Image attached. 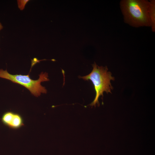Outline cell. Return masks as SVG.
I'll return each instance as SVG.
<instances>
[{
	"instance_id": "1",
	"label": "cell",
	"mask_w": 155,
	"mask_h": 155,
	"mask_svg": "<svg viewBox=\"0 0 155 155\" xmlns=\"http://www.w3.org/2000/svg\"><path fill=\"white\" fill-rule=\"evenodd\" d=\"M149 1L146 0H123L120 3L125 22L135 27H150L148 9Z\"/></svg>"
},
{
	"instance_id": "2",
	"label": "cell",
	"mask_w": 155,
	"mask_h": 155,
	"mask_svg": "<svg viewBox=\"0 0 155 155\" xmlns=\"http://www.w3.org/2000/svg\"><path fill=\"white\" fill-rule=\"evenodd\" d=\"M92 66L93 69L90 74L80 77L84 80H91L94 85L96 96L93 101L90 104L92 106H95L96 104L99 105V98L101 96H103L104 92L111 93V90L113 88L111 81L115 79L112 76L111 73L108 71L106 66H99L95 62Z\"/></svg>"
},
{
	"instance_id": "3",
	"label": "cell",
	"mask_w": 155,
	"mask_h": 155,
	"mask_svg": "<svg viewBox=\"0 0 155 155\" xmlns=\"http://www.w3.org/2000/svg\"><path fill=\"white\" fill-rule=\"evenodd\" d=\"M39 78L36 80L31 79L29 74L27 75L21 74L12 75L9 73L7 70L0 69V78L11 81L25 87L33 95L38 97L41 93H46L45 88L41 85L42 82L49 80L47 73L42 72L39 75Z\"/></svg>"
},
{
	"instance_id": "4",
	"label": "cell",
	"mask_w": 155,
	"mask_h": 155,
	"mask_svg": "<svg viewBox=\"0 0 155 155\" xmlns=\"http://www.w3.org/2000/svg\"><path fill=\"white\" fill-rule=\"evenodd\" d=\"M1 120L3 124L13 129H19L24 125L22 116L18 113L11 111L5 113Z\"/></svg>"
},
{
	"instance_id": "5",
	"label": "cell",
	"mask_w": 155,
	"mask_h": 155,
	"mask_svg": "<svg viewBox=\"0 0 155 155\" xmlns=\"http://www.w3.org/2000/svg\"><path fill=\"white\" fill-rule=\"evenodd\" d=\"M148 14L149 19L150 26L152 32L155 31V0L149 1L148 9Z\"/></svg>"
},
{
	"instance_id": "6",
	"label": "cell",
	"mask_w": 155,
	"mask_h": 155,
	"mask_svg": "<svg viewBox=\"0 0 155 155\" xmlns=\"http://www.w3.org/2000/svg\"><path fill=\"white\" fill-rule=\"evenodd\" d=\"M29 0H18L17 5L19 9L21 11L23 10L25 8L26 5Z\"/></svg>"
},
{
	"instance_id": "7",
	"label": "cell",
	"mask_w": 155,
	"mask_h": 155,
	"mask_svg": "<svg viewBox=\"0 0 155 155\" xmlns=\"http://www.w3.org/2000/svg\"><path fill=\"white\" fill-rule=\"evenodd\" d=\"M3 26L1 23L0 22V31L3 29Z\"/></svg>"
}]
</instances>
